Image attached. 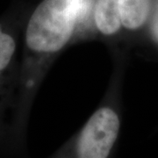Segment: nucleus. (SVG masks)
I'll return each mask as SVG.
<instances>
[{"label": "nucleus", "mask_w": 158, "mask_h": 158, "mask_svg": "<svg viewBox=\"0 0 158 158\" xmlns=\"http://www.w3.org/2000/svg\"><path fill=\"white\" fill-rule=\"evenodd\" d=\"M82 7V0H43L27 24V48L40 56L60 52L73 37Z\"/></svg>", "instance_id": "f257e3e1"}, {"label": "nucleus", "mask_w": 158, "mask_h": 158, "mask_svg": "<svg viewBox=\"0 0 158 158\" xmlns=\"http://www.w3.org/2000/svg\"><path fill=\"white\" fill-rule=\"evenodd\" d=\"M120 119L113 108L103 106L84 126L77 141V156L106 158L118 139Z\"/></svg>", "instance_id": "f03ea898"}, {"label": "nucleus", "mask_w": 158, "mask_h": 158, "mask_svg": "<svg viewBox=\"0 0 158 158\" xmlns=\"http://www.w3.org/2000/svg\"><path fill=\"white\" fill-rule=\"evenodd\" d=\"M94 22L98 32L106 36L117 34L121 29L120 0H97Z\"/></svg>", "instance_id": "7ed1b4c3"}, {"label": "nucleus", "mask_w": 158, "mask_h": 158, "mask_svg": "<svg viewBox=\"0 0 158 158\" xmlns=\"http://www.w3.org/2000/svg\"><path fill=\"white\" fill-rule=\"evenodd\" d=\"M152 0H120L123 27L130 31L141 29L151 12Z\"/></svg>", "instance_id": "20e7f679"}, {"label": "nucleus", "mask_w": 158, "mask_h": 158, "mask_svg": "<svg viewBox=\"0 0 158 158\" xmlns=\"http://www.w3.org/2000/svg\"><path fill=\"white\" fill-rule=\"evenodd\" d=\"M16 51V40L10 33L1 29L0 32V70L1 74L6 71Z\"/></svg>", "instance_id": "39448f33"}]
</instances>
